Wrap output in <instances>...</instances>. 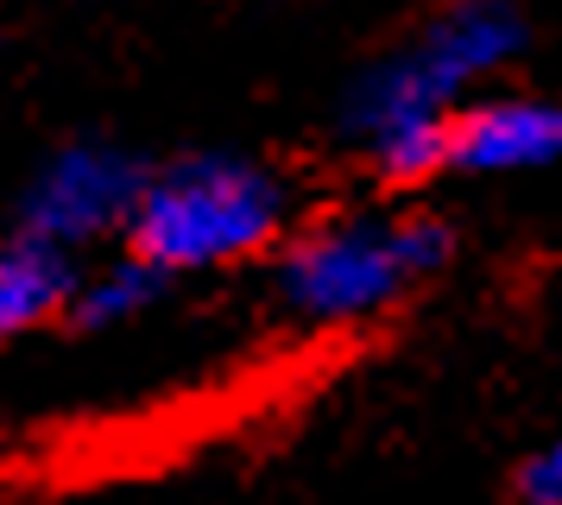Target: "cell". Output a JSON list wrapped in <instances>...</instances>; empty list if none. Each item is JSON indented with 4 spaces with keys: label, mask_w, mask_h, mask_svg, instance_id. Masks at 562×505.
I'll return each instance as SVG.
<instances>
[{
    "label": "cell",
    "mask_w": 562,
    "mask_h": 505,
    "mask_svg": "<svg viewBox=\"0 0 562 505\" xmlns=\"http://www.w3.org/2000/svg\"><path fill=\"white\" fill-rule=\"evenodd\" d=\"M456 259V222H442L411 197L373 209L297 215L272 247V298L304 328H360L392 316Z\"/></svg>",
    "instance_id": "6da1fadb"
},
{
    "label": "cell",
    "mask_w": 562,
    "mask_h": 505,
    "mask_svg": "<svg viewBox=\"0 0 562 505\" xmlns=\"http://www.w3.org/2000/svg\"><path fill=\"white\" fill-rule=\"evenodd\" d=\"M297 222V190L254 152H178L146 171L121 247L178 278L272 259Z\"/></svg>",
    "instance_id": "7a4b0ae2"
},
{
    "label": "cell",
    "mask_w": 562,
    "mask_h": 505,
    "mask_svg": "<svg viewBox=\"0 0 562 505\" xmlns=\"http://www.w3.org/2000/svg\"><path fill=\"white\" fill-rule=\"evenodd\" d=\"M531 45V20L518 0H442L405 45L373 57L335 101V133L348 146H373L398 126H442L481 82L512 70Z\"/></svg>",
    "instance_id": "3957f363"
},
{
    "label": "cell",
    "mask_w": 562,
    "mask_h": 505,
    "mask_svg": "<svg viewBox=\"0 0 562 505\" xmlns=\"http://www.w3.org/2000/svg\"><path fill=\"white\" fill-rule=\"evenodd\" d=\"M146 171H153V158L121 146V139H64L20 183L13 227L89 259L95 247H114L127 234V215L139 202Z\"/></svg>",
    "instance_id": "277c9868"
},
{
    "label": "cell",
    "mask_w": 562,
    "mask_h": 505,
    "mask_svg": "<svg viewBox=\"0 0 562 505\" xmlns=\"http://www.w3.org/2000/svg\"><path fill=\"white\" fill-rule=\"evenodd\" d=\"M562 165V96L493 89L449 114V177H531Z\"/></svg>",
    "instance_id": "5b68a950"
},
{
    "label": "cell",
    "mask_w": 562,
    "mask_h": 505,
    "mask_svg": "<svg viewBox=\"0 0 562 505\" xmlns=\"http://www.w3.org/2000/svg\"><path fill=\"white\" fill-rule=\"evenodd\" d=\"M77 278L82 252H64L52 240H32L20 227H7L0 234V348L26 341L38 328H64Z\"/></svg>",
    "instance_id": "8992f818"
},
{
    "label": "cell",
    "mask_w": 562,
    "mask_h": 505,
    "mask_svg": "<svg viewBox=\"0 0 562 505\" xmlns=\"http://www.w3.org/2000/svg\"><path fill=\"white\" fill-rule=\"evenodd\" d=\"M171 291H178V278L165 272V266H153V259H139L133 247L114 240L108 259H82V278H77V291H70L64 328H77V335L127 328V323H139V316H153Z\"/></svg>",
    "instance_id": "52a82bcc"
},
{
    "label": "cell",
    "mask_w": 562,
    "mask_h": 505,
    "mask_svg": "<svg viewBox=\"0 0 562 505\" xmlns=\"http://www.w3.org/2000/svg\"><path fill=\"white\" fill-rule=\"evenodd\" d=\"M512 500L518 505H562V429L543 436V442L512 468Z\"/></svg>",
    "instance_id": "ba28073f"
}]
</instances>
